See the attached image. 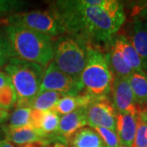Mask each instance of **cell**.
<instances>
[{
  "mask_svg": "<svg viewBox=\"0 0 147 147\" xmlns=\"http://www.w3.org/2000/svg\"><path fill=\"white\" fill-rule=\"evenodd\" d=\"M92 128L98 133V135L100 136L101 140L104 142L105 147L121 146L120 142H119V139L116 131H112L105 127H96Z\"/></svg>",
  "mask_w": 147,
  "mask_h": 147,
  "instance_id": "cell-25",
  "label": "cell"
},
{
  "mask_svg": "<svg viewBox=\"0 0 147 147\" xmlns=\"http://www.w3.org/2000/svg\"><path fill=\"white\" fill-rule=\"evenodd\" d=\"M8 117H9V112L0 108V124L5 122L8 119Z\"/></svg>",
  "mask_w": 147,
  "mask_h": 147,
  "instance_id": "cell-28",
  "label": "cell"
},
{
  "mask_svg": "<svg viewBox=\"0 0 147 147\" xmlns=\"http://www.w3.org/2000/svg\"><path fill=\"white\" fill-rule=\"evenodd\" d=\"M47 147H50V146H47Z\"/></svg>",
  "mask_w": 147,
  "mask_h": 147,
  "instance_id": "cell-34",
  "label": "cell"
},
{
  "mask_svg": "<svg viewBox=\"0 0 147 147\" xmlns=\"http://www.w3.org/2000/svg\"><path fill=\"white\" fill-rule=\"evenodd\" d=\"M0 24L3 26H16L24 27L51 38L59 37L65 34L60 17L52 8L48 10L17 12L3 18L0 21Z\"/></svg>",
  "mask_w": 147,
  "mask_h": 147,
  "instance_id": "cell-6",
  "label": "cell"
},
{
  "mask_svg": "<svg viewBox=\"0 0 147 147\" xmlns=\"http://www.w3.org/2000/svg\"><path fill=\"white\" fill-rule=\"evenodd\" d=\"M138 117L142 119L143 121L147 123V110H143V109H139V112H138Z\"/></svg>",
  "mask_w": 147,
  "mask_h": 147,
  "instance_id": "cell-29",
  "label": "cell"
},
{
  "mask_svg": "<svg viewBox=\"0 0 147 147\" xmlns=\"http://www.w3.org/2000/svg\"><path fill=\"white\" fill-rule=\"evenodd\" d=\"M92 100V98L84 92L76 96H64L58 100L53 110L59 115H65L79 109L87 108Z\"/></svg>",
  "mask_w": 147,
  "mask_h": 147,
  "instance_id": "cell-18",
  "label": "cell"
},
{
  "mask_svg": "<svg viewBox=\"0 0 147 147\" xmlns=\"http://www.w3.org/2000/svg\"><path fill=\"white\" fill-rule=\"evenodd\" d=\"M144 20H145V21H147V16H146V18H145V19H144Z\"/></svg>",
  "mask_w": 147,
  "mask_h": 147,
  "instance_id": "cell-32",
  "label": "cell"
},
{
  "mask_svg": "<svg viewBox=\"0 0 147 147\" xmlns=\"http://www.w3.org/2000/svg\"><path fill=\"white\" fill-rule=\"evenodd\" d=\"M33 113L34 110L30 107H16L9 114L7 124L15 127L27 126L33 127Z\"/></svg>",
  "mask_w": 147,
  "mask_h": 147,
  "instance_id": "cell-22",
  "label": "cell"
},
{
  "mask_svg": "<svg viewBox=\"0 0 147 147\" xmlns=\"http://www.w3.org/2000/svg\"><path fill=\"white\" fill-rule=\"evenodd\" d=\"M86 112L89 127H101L116 131L117 112L110 99L92 100Z\"/></svg>",
  "mask_w": 147,
  "mask_h": 147,
  "instance_id": "cell-10",
  "label": "cell"
},
{
  "mask_svg": "<svg viewBox=\"0 0 147 147\" xmlns=\"http://www.w3.org/2000/svg\"><path fill=\"white\" fill-rule=\"evenodd\" d=\"M124 34L138 53L142 60L143 70L147 74V21L145 20L128 21Z\"/></svg>",
  "mask_w": 147,
  "mask_h": 147,
  "instance_id": "cell-11",
  "label": "cell"
},
{
  "mask_svg": "<svg viewBox=\"0 0 147 147\" xmlns=\"http://www.w3.org/2000/svg\"><path fill=\"white\" fill-rule=\"evenodd\" d=\"M91 47L83 38L64 34L53 41V61L60 70L80 82Z\"/></svg>",
  "mask_w": 147,
  "mask_h": 147,
  "instance_id": "cell-5",
  "label": "cell"
},
{
  "mask_svg": "<svg viewBox=\"0 0 147 147\" xmlns=\"http://www.w3.org/2000/svg\"><path fill=\"white\" fill-rule=\"evenodd\" d=\"M110 99L117 114L138 115L139 107L136 103L127 78L114 77Z\"/></svg>",
  "mask_w": 147,
  "mask_h": 147,
  "instance_id": "cell-9",
  "label": "cell"
},
{
  "mask_svg": "<svg viewBox=\"0 0 147 147\" xmlns=\"http://www.w3.org/2000/svg\"><path fill=\"white\" fill-rule=\"evenodd\" d=\"M0 147H16L13 144H11L7 140H2L0 141Z\"/></svg>",
  "mask_w": 147,
  "mask_h": 147,
  "instance_id": "cell-30",
  "label": "cell"
},
{
  "mask_svg": "<svg viewBox=\"0 0 147 147\" xmlns=\"http://www.w3.org/2000/svg\"><path fill=\"white\" fill-rule=\"evenodd\" d=\"M104 53L114 77L128 78L134 72L123 54L114 45L112 41L105 48Z\"/></svg>",
  "mask_w": 147,
  "mask_h": 147,
  "instance_id": "cell-15",
  "label": "cell"
},
{
  "mask_svg": "<svg viewBox=\"0 0 147 147\" xmlns=\"http://www.w3.org/2000/svg\"><path fill=\"white\" fill-rule=\"evenodd\" d=\"M138 115L129 114H117L116 132L121 146L132 147L137 128Z\"/></svg>",
  "mask_w": 147,
  "mask_h": 147,
  "instance_id": "cell-14",
  "label": "cell"
},
{
  "mask_svg": "<svg viewBox=\"0 0 147 147\" xmlns=\"http://www.w3.org/2000/svg\"><path fill=\"white\" fill-rule=\"evenodd\" d=\"M50 8L58 14L65 34L103 52L126 21L123 3L117 0H109L105 7L90 6L84 0H60Z\"/></svg>",
  "mask_w": 147,
  "mask_h": 147,
  "instance_id": "cell-1",
  "label": "cell"
},
{
  "mask_svg": "<svg viewBox=\"0 0 147 147\" xmlns=\"http://www.w3.org/2000/svg\"><path fill=\"white\" fill-rule=\"evenodd\" d=\"M139 109L147 104V74L134 71L127 78Z\"/></svg>",
  "mask_w": 147,
  "mask_h": 147,
  "instance_id": "cell-19",
  "label": "cell"
},
{
  "mask_svg": "<svg viewBox=\"0 0 147 147\" xmlns=\"http://www.w3.org/2000/svg\"><path fill=\"white\" fill-rule=\"evenodd\" d=\"M16 94L7 74L0 70V108L8 111L16 106Z\"/></svg>",
  "mask_w": 147,
  "mask_h": 147,
  "instance_id": "cell-20",
  "label": "cell"
},
{
  "mask_svg": "<svg viewBox=\"0 0 147 147\" xmlns=\"http://www.w3.org/2000/svg\"><path fill=\"white\" fill-rule=\"evenodd\" d=\"M40 91H53L65 96H76L83 93L84 90L80 82L60 70L52 61L44 69Z\"/></svg>",
  "mask_w": 147,
  "mask_h": 147,
  "instance_id": "cell-7",
  "label": "cell"
},
{
  "mask_svg": "<svg viewBox=\"0 0 147 147\" xmlns=\"http://www.w3.org/2000/svg\"><path fill=\"white\" fill-rule=\"evenodd\" d=\"M60 118V115L53 110L43 112L34 110L33 127L48 137L57 138L59 142L63 143L62 140L57 136Z\"/></svg>",
  "mask_w": 147,
  "mask_h": 147,
  "instance_id": "cell-13",
  "label": "cell"
},
{
  "mask_svg": "<svg viewBox=\"0 0 147 147\" xmlns=\"http://www.w3.org/2000/svg\"><path fill=\"white\" fill-rule=\"evenodd\" d=\"M114 75L100 49L91 47L86 65L80 75L83 92L92 100L110 99Z\"/></svg>",
  "mask_w": 147,
  "mask_h": 147,
  "instance_id": "cell-4",
  "label": "cell"
},
{
  "mask_svg": "<svg viewBox=\"0 0 147 147\" xmlns=\"http://www.w3.org/2000/svg\"><path fill=\"white\" fill-rule=\"evenodd\" d=\"M88 125L86 108L75 110L60 118L57 136L66 146L67 140L75 132Z\"/></svg>",
  "mask_w": 147,
  "mask_h": 147,
  "instance_id": "cell-12",
  "label": "cell"
},
{
  "mask_svg": "<svg viewBox=\"0 0 147 147\" xmlns=\"http://www.w3.org/2000/svg\"><path fill=\"white\" fill-rule=\"evenodd\" d=\"M140 109H143V110H147V104H146V105H145V106H143L142 108H140Z\"/></svg>",
  "mask_w": 147,
  "mask_h": 147,
  "instance_id": "cell-31",
  "label": "cell"
},
{
  "mask_svg": "<svg viewBox=\"0 0 147 147\" xmlns=\"http://www.w3.org/2000/svg\"><path fill=\"white\" fill-rule=\"evenodd\" d=\"M9 44L11 58L47 67L53 61V38L16 26H2Z\"/></svg>",
  "mask_w": 147,
  "mask_h": 147,
  "instance_id": "cell-2",
  "label": "cell"
},
{
  "mask_svg": "<svg viewBox=\"0 0 147 147\" xmlns=\"http://www.w3.org/2000/svg\"><path fill=\"white\" fill-rule=\"evenodd\" d=\"M126 7L130 21L144 20L147 16V0L123 2Z\"/></svg>",
  "mask_w": 147,
  "mask_h": 147,
  "instance_id": "cell-23",
  "label": "cell"
},
{
  "mask_svg": "<svg viewBox=\"0 0 147 147\" xmlns=\"http://www.w3.org/2000/svg\"><path fill=\"white\" fill-rule=\"evenodd\" d=\"M28 4L27 2L20 0H0V17L8 16L17 13Z\"/></svg>",
  "mask_w": 147,
  "mask_h": 147,
  "instance_id": "cell-24",
  "label": "cell"
},
{
  "mask_svg": "<svg viewBox=\"0 0 147 147\" xmlns=\"http://www.w3.org/2000/svg\"><path fill=\"white\" fill-rule=\"evenodd\" d=\"M11 58L9 44L2 28H0V68H3Z\"/></svg>",
  "mask_w": 147,
  "mask_h": 147,
  "instance_id": "cell-27",
  "label": "cell"
},
{
  "mask_svg": "<svg viewBox=\"0 0 147 147\" xmlns=\"http://www.w3.org/2000/svg\"><path fill=\"white\" fill-rule=\"evenodd\" d=\"M2 130L6 140L16 147H47L52 143L59 142L57 138L48 137L32 127H15L4 124Z\"/></svg>",
  "mask_w": 147,
  "mask_h": 147,
  "instance_id": "cell-8",
  "label": "cell"
},
{
  "mask_svg": "<svg viewBox=\"0 0 147 147\" xmlns=\"http://www.w3.org/2000/svg\"><path fill=\"white\" fill-rule=\"evenodd\" d=\"M69 147H105L98 133L91 127H85L67 140Z\"/></svg>",
  "mask_w": 147,
  "mask_h": 147,
  "instance_id": "cell-17",
  "label": "cell"
},
{
  "mask_svg": "<svg viewBox=\"0 0 147 147\" xmlns=\"http://www.w3.org/2000/svg\"><path fill=\"white\" fill-rule=\"evenodd\" d=\"M16 94V107H30L40 91L44 68L33 62L11 58L3 67Z\"/></svg>",
  "mask_w": 147,
  "mask_h": 147,
  "instance_id": "cell-3",
  "label": "cell"
},
{
  "mask_svg": "<svg viewBox=\"0 0 147 147\" xmlns=\"http://www.w3.org/2000/svg\"><path fill=\"white\" fill-rule=\"evenodd\" d=\"M120 147H127V146H121Z\"/></svg>",
  "mask_w": 147,
  "mask_h": 147,
  "instance_id": "cell-33",
  "label": "cell"
},
{
  "mask_svg": "<svg viewBox=\"0 0 147 147\" xmlns=\"http://www.w3.org/2000/svg\"><path fill=\"white\" fill-rule=\"evenodd\" d=\"M65 95L53 91H40L33 100L30 108L38 111H48L54 109L57 101Z\"/></svg>",
  "mask_w": 147,
  "mask_h": 147,
  "instance_id": "cell-21",
  "label": "cell"
},
{
  "mask_svg": "<svg viewBox=\"0 0 147 147\" xmlns=\"http://www.w3.org/2000/svg\"><path fill=\"white\" fill-rule=\"evenodd\" d=\"M132 147H147V123L137 118V128Z\"/></svg>",
  "mask_w": 147,
  "mask_h": 147,
  "instance_id": "cell-26",
  "label": "cell"
},
{
  "mask_svg": "<svg viewBox=\"0 0 147 147\" xmlns=\"http://www.w3.org/2000/svg\"><path fill=\"white\" fill-rule=\"evenodd\" d=\"M112 42L115 46L120 53L124 57L127 62L129 64L132 69L137 72H145L142 68V60L139 57L138 53L135 50V48L129 42L128 38L124 34L118 33L114 38L112 39Z\"/></svg>",
  "mask_w": 147,
  "mask_h": 147,
  "instance_id": "cell-16",
  "label": "cell"
}]
</instances>
